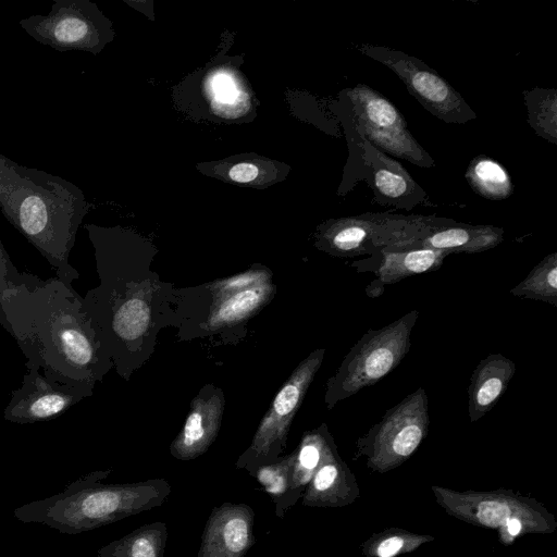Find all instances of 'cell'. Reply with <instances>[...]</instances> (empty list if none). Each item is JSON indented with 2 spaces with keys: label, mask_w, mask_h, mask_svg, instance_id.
<instances>
[{
  "label": "cell",
  "mask_w": 557,
  "mask_h": 557,
  "mask_svg": "<svg viewBox=\"0 0 557 557\" xmlns=\"http://www.w3.org/2000/svg\"><path fill=\"white\" fill-rule=\"evenodd\" d=\"M0 325L26 362L59 381L92 385L102 370L101 344L84 301L59 278L0 290Z\"/></svg>",
  "instance_id": "1"
},
{
  "label": "cell",
  "mask_w": 557,
  "mask_h": 557,
  "mask_svg": "<svg viewBox=\"0 0 557 557\" xmlns=\"http://www.w3.org/2000/svg\"><path fill=\"white\" fill-rule=\"evenodd\" d=\"M0 211L47 259L58 278L72 286L78 273L69 258L87 212L83 191L72 182L0 153Z\"/></svg>",
  "instance_id": "2"
},
{
  "label": "cell",
  "mask_w": 557,
  "mask_h": 557,
  "mask_svg": "<svg viewBox=\"0 0 557 557\" xmlns=\"http://www.w3.org/2000/svg\"><path fill=\"white\" fill-rule=\"evenodd\" d=\"M436 504L450 517L468 524L494 530L498 541L512 545L527 534H550L557 529L555 516L534 497L512 488L458 491L432 485Z\"/></svg>",
  "instance_id": "3"
},
{
  "label": "cell",
  "mask_w": 557,
  "mask_h": 557,
  "mask_svg": "<svg viewBox=\"0 0 557 557\" xmlns=\"http://www.w3.org/2000/svg\"><path fill=\"white\" fill-rule=\"evenodd\" d=\"M419 311L413 309L381 329L368 330L350 348L330 379L326 403L333 407L392 372L411 347Z\"/></svg>",
  "instance_id": "4"
},
{
  "label": "cell",
  "mask_w": 557,
  "mask_h": 557,
  "mask_svg": "<svg viewBox=\"0 0 557 557\" xmlns=\"http://www.w3.org/2000/svg\"><path fill=\"white\" fill-rule=\"evenodd\" d=\"M437 215L367 212L329 221L321 231V247L341 258L372 256L395 244L456 223Z\"/></svg>",
  "instance_id": "5"
},
{
  "label": "cell",
  "mask_w": 557,
  "mask_h": 557,
  "mask_svg": "<svg viewBox=\"0 0 557 557\" xmlns=\"http://www.w3.org/2000/svg\"><path fill=\"white\" fill-rule=\"evenodd\" d=\"M429 424L428 395L419 387L357 438L352 460L363 458L372 472L392 471L416 453L428 435Z\"/></svg>",
  "instance_id": "6"
},
{
  "label": "cell",
  "mask_w": 557,
  "mask_h": 557,
  "mask_svg": "<svg viewBox=\"0 0 557 557\" xmlns=\"http://www.w3.org/2000/svg\"><path fill=\"white\" fill-rule=\"evenodd\" d=\"M359 134L379 150L421 168L434 159L418 143L401 112L385 96L366 84L345 89Z\"/></svg>",
  "instance_id": "7"
},
{
  "label": "cell",
  "mask_w": 557,
  "mask_h": 557,
  "mask_svg": "<svg viewBox=\"0 0 557 557\" xmlns=\"http://www.w3.org/2000/svg\"><path fill=\"white\" fill-rule=\"evenodd\" d=\"M356 49L392 70L420 104L441 121L465 124L476 119L461 94L422 60L371 44H358Z\"/></svg>",
  "instance_id": "8"
},
{
  "label": "cell",
  "mask_w": 557,
  "mask_h": 557,
  "mask_svg": "<svg viewBox=\"0 0 557 557\" xmlns=\"http://www.w3.org/2000/svg\"><path fill=\"white\" fill-rule=\"evenodd\" d=\"M18 25L36 41L58 51L98 53L110 38V28L88 0H54L48 14H35Z\"/></svg>",
  "instance_id": "9"
},
{
  "label": "cell",
  "mask_w": 557,
  "mask_h": 557,
  "mask_svg": "<svg viewBox=\"0 0 557 557\" xmlns=\"http://www.w3.org/2000/svg\"><path fill=\"white\" fill-rule=\"evenodd\" d=\"M27 373L20 388L11 394L3 418L15 423H34L57 418L91 392V384L59 381L40 374V367L26 362Z\"/></svg>",
  "instance_id": "10"
},
{
  "label": "cell",
  "mask_w": 557,
  "mask_h": 557,
  "mask_svg": "<svg viewBox=\"0 0 557 557\" xmlns=\"http://www.w3.org/2000/svg\"><path fill=\"white\" fill-rule=\"evenodd\" d=\"M324 352V349L311 352L280 389L253 437L251 450L256 455H267L272 446L285 440L293 417L322 364Z\"/></svg>",
  "instance_id": "11"
},
{
  "label": "cell",
  "mask_w": 557,
  "mask_h": 557,
  "mask_svg": "<svg viewBox=\"0 0 557 557\" xmlns=\"http://www.w3.org/2000/svg\"><path fill=\"white\" fill-rule=\"evenodd\" d=\"M362 180L371 188L374 201L395 209L411 210L429 201L426 191L405 166L363 138Z\"/></svg>",
  "instance_id": "12"
},
{
  "label": "cell",
  "mask_w": 557,
  "mask_h": 557,
  "mask_svg": "<svg viewBox=\"0 0 557 557\" xmlns=\"http://www.w3.org/2000/svg\"><path fill=\"white\" fill-rule=\"evenodd\" d=\"M449 253L433 249L382 250L352 263L359 271L373 272L376 277L367 287L366 294L375 298L386 285L441 268Z\"/></svg>",
  "instance_id": "13"
},
{
  "label": "cell",
  "mask_w": 557,
  "mask_h": 557,
  "mask_svg": "<svg viewBox=\"0 0 557 557\" xmlns=\"http://www.w3.org/2000/svg\"><path fill=\"white\" fill-rule=\"evenodd\" d=\"M360 497L356 475L342 459L333 437L329 441L322 460L308 483L304 505L311 507H344Z\"/></svg>",
  "instance_id": "14"
},
{
  "label": "cell",
  "mask_w": 557,
  "mask_h": 557,
  "mask_svg": "<svg viewBox=\"0 0 557 557\" xmlns=\"http://www.w3.org/2000/svg\"><path fill=\"white\" fill-rule=\"evenodd\" d=\"M504 228L499 226L456 222L433 228L420 237L395 244L384 250L433 249L446 251L449 255L474 253L495 248L504 240Z\"/></svg>",
  "instance_id": "15"
},
{
  "label": "cell",
  "mask_w": 557,
  "mask_h": 557,
  "mask_svg": "<svg viewBox=\"0 0 557 557\" xmlns=\"http://www.w3.org/2000/svg\"><path fill=\"white\" fill-rule=\"evenodd\" d=\"M516 373L515 361L493 352L474 368L468 386V414L476 422L493 409Z\"/></svg>",
  "instance_id": "16"
},
{
  "label": "cell",
  "mask_w": 557,
  "mask_h": 557,
  "mask_svg": "<svg viewBox=\"0 0 557 557\" xmlns=\"http://www.w3.org/2000/svg\"><path fill=\"white\" fill-rule=\"evenodd\" d=\"M222 411V396L212 395L195 399L182 432L172 444V454L185 460L206 451L218 433Z\"/></svg>",
  "instance_id": "17"
},
{
  "label": "cell",
  "mask_w": 557,
  "mask_h": 557,
  "mask_svg": "<svg viewBox=\"0 0 557 557\" xmlns=\"http://www.w3.org/2000/svg\"><path fill=\"white\" fill-rule=\"evenodd\" d=\"M251 520L246 511L231 510L209 524L201 557H243L251 540Z\"/></svg>",
  "instance_id": "18"
},
{
  "label": "cell",
  "mask_w": 557,
  "mask_h": 557,
  "mask_svg": "<svg viewBox=\"0 0 557 557\" xmlns=\"http://www.w3.org/2000/svg\"><path fill=\"white\" fill-rule=\"evenodd\" d=\"M465 177L474 193L488 200H505L513 193V184L507 170L484 154L472 159Z\"/></svg>",
  "instance_id": "19"
},
{
  "label": "cell",
  "mask_w": 557,
  "mask_h": 557,
  "mask_svg": "<svg viewBox=\"0 0 557 557\" xmlns=\"http://www.w3.org/2000/svg\"><path fill=\"white\" fill-rule=\"evenodd\" d=\"M272 292L273 287L264 283L219 300L209 315L208 325L211 329H216L244 320L262 306Z\"/></svg>",
  "instance_id": "20"
},
{
  "label": "cell",
  "mask_w": 557,
  "mask_h": 557,
  "mask_svg": "<svg viewBox=\"0 0 557 557\" xmlns=\"http://www.w3.org/2000/svg\"><path fill=\"white\" fill-rule=\"evenodd\" d=\"M435 541L430 534H420L403 528L391 527L372 533L360 545L364 557H397L417 550Z\"/></svg>",
  "instance_id": "21"
},
{
  "label": "cell",
  "mask_w": 557,
  "mask_h": 557,
  "mask_svg": "<svg viewBox=\"0 0 557 557\" xmlns=\"http://www.w3.org/2000/svg\"><path fill=\"white\" fill-rule=\"evenodd\" d=\"M509 293L557 308V252L545 256Z\"/></svg>",
  "instance_id": "22"
},
{
  "label": "cell",
  "mask_w": 557,
  "mask_h": 557,
  "mask_svg": "<svg viewBox=\"0 0 557 557\" xmlns=\"http://www.w3.org/2000/svg\"><path fill=\"white\" fill-rule=\"evenodd\" d=\"M528 123L543 139L557 145V90L534 87L523 91Z\"/></svg>",
  "instance_id": "23"
},
{
  "label": "cell",
  "mask_w": 557,
  "mask_h": 557,
  "mask_svg": "<svg viewBox=\"0 0 557 557\" xmlns=\"http://www.w3.org/2000/svg\"><path fill=\"white\" fill-rule=\"evenodd\" d=\"M331 438L332 436L324 424L305 435L299 450L296 453L292 473V486H294L298 495L312 479Z\"/></svg>",
  "instance_id": "24"
},
{
  "label": "cell",
  "mask_w": 557,
  "mask_h": 557,
  "mask_svg": "<svg viewBox=\"0 0 557 557\" xmlns=\"http://www.w3.org/2000/svg\"><path fill=\"white\" fill-rule=\"evenodd\" d=\"M149 319L150 311L147 304L143 299L132 297L114 307L109 327L115 337L131 342L147 330Z\"/></svg>",
  "instance_id": "25"
},
{
  "label": "cell",
  "mask_w": 557,
  "mask_h": 557,
  "mask_svg": "<svg viewBox=\"0 0 557 557\" xmlns=\"http://www.w3.org/2000/svg\"><path fill=\"white\" fill-rule=\"evenodd\" d=\"M342 119L349 145V158L347 161L346 169L344 171L343 184L341 187V194H346L352 189L359 181L362 180L363 175V137L359 134L350 102L344 90L342 95Z\"/></svg>",
  "instance_id": "26"
},
{
  "label": "cell",
  "mask_w": 557,
  "mask_h": 557,
  "mask_svg": "<svg viewBox=\"0 0 557 557\" xmlns=\"http://www.w3.org/2000/svg\"><path fill=\"white\" fill-rule=\"evenodd\" d=\"M207 91L212 97L214 110L224 116H237L247 108V96L226 71L212 74L207 82Z\"/></svg>",
  "instance_id": "27"
},
{
  "label": "cell",
  "mask_w": 557,
  "mask_h": 557,
  "mask_svg": "<svg viewBox=\"0 0 557 557\" xmlns=\"http://www.w3.org/2000/svg\"><path fill=\"white\" fill-rule=\"evenodd\" d=\"M295 457L296 453L278 465L264 467L259 470L257 478L265 491L273 495H281L285 492L286 487H288L286 483L290 480L288 476H292L293 473Z\"/></svg>",
  "instance_id": "28"
},
{
  "label": "cell",
  "mask_w": 557,
  "mask_h": 557,
  "mask_svg": "<svg viewBox=\"0 0 557 557\" xmlns=\"http://www.w3.org/2000/svg\"><path fill=\"white\" fill-rule=\"evenodd\" d=\"M126 557H160L161 532L158 529H143L134 534L126 545Z\"/></svg>",
  "instance_id": "29"
},
{
  "label": "cell",
  "mask_w": 557,
  "mask_h": 557,
  "mask_svg": "<svg viewBox=\"0 0 557 557\" xmlns=\"http://www.w3.org/2000/svg\"><path fill=\"white\" fill-rule=\"evenodd\" d=\"M268 277L265 271L246 272L215 283L214 293L221 300L243 289L264 284Z\"/></svg>",
  "instance_id": "30"
},
{
  "label": "cell",
  "mask_w": 557,
  "mask_h": 557,
  "mask_svg": "<svg viewBox=\"0 0 557 557\" xmlns=\"http://www.w3.org/2000/svg\"><path fill=\"white\" fill-rule=\"evenodd\" d=\"M38 280L35 275L18 272L0 239V290Z\"/></svg>",
  "instance_id": "31"
},
{
  "label": "cell",
  "mask_w": 557,
  "mask_h": 557,
  "mask_svg": "<svg viewBox=\"0 0 557 557\" xmlns=\"http://www.w3.org/2000/svg\"><path fill=\"white\" fill-rule=\"evenodd\" d=\"M259 174L258 168L248 162L235 164L228 171V176L232 181L237 183L252 182Z\"/></svg>",
  "instance_id": "32"
}]
</instances>
